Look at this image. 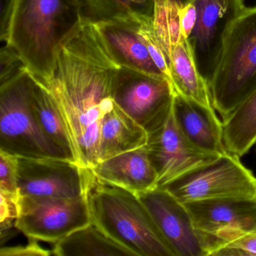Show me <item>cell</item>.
I'll return each instance as SVG.
<instances>
[{
  "instance_id": "obj_25",
  "label": "cell",
  "mask_w": 256,
  "mask_h": 256,
  "mask_svg": "<svg viewBox=\"0 0 256 256\" xmlns=\"http://www.w3.org/2000/svg\"><path fill=\"white\" fill-rule=\"evenodd\" d=\"M14 50L6 44L0 52V83L6 82L26 68Z\"/></svg>"
},
{
  "instance_id": "obj_6",
  "label": "cell",
  "mask_w": 256,
  "mask_h": 256,
  "mask_svg": "<svg viewBox=\"0 0 256 256\" xmlns=\"http://www.w3.org/2000/svg\"><path fill=\"white\" fill-rule=\"evenodd\" d=\"M240 158L228 152L214 162L188 174L164 188L182 204L215 199L256 198V176Z\"/></svg>"
},
{
  "instance_id": "obj_2",
  "label": "cell",
  "mask_w": 256,
  "mask_h": 256,
  "mask_svg": "<svg viewBox=\"0 0 256 256\" xmlns=\"http://www.w3.org/2000/svg\"><path fill=\"white\" fill-rule=\"evenodd\" d=\"M84 25L74 0H16L6 44L34 77L46 82L62 48Z\"/></svg>"
},
{
  "instance_id": "obj_12",
  "label": "cell",
  "mask_w": 256,
  "mask_h": 256,
  "mask_svg": "<svg viewBox=\"0 0 256 256\" xmlns=\"http://www.w3.org/2000/svg\"><path fill=\"white\" fill-rule=\"evenodd\" d=\"M17 180L20 196L73 198L84 193V168L66 158L17 156Z\"/></svg>"
},
{
  "instance_id": "obj_10",
  "label": "cell",
  "mask_w": 256,
  "mask_h": 256,
  "mask_svg": "<svg viewBox=\"0 0 256 256\" xmlns=\"http://www.w3.org/2000/svg\"><path fill=\"white\" fill-rule=\"evenodd\" d=\"M146 146L156 172L158 188L167 186L222 156L193 144L180 128L173 106L161 125L148 134Z\"/></svg>"
},
{
  "instance_id": "obj_1",
  "label": "cell",
  "mask_w": 256,
  "mask_h": 256,
  "mask_svg": "<svg viewBox=\"0 0 256 256\" xmlns=\"http://www.w3.org/2000/svg\"><path fill=\"white\" fill-rule=\"evenodd\" d=\"M120 66L95 24H84L62 48L48 91L68 133L74 162L92 168L100 162L101 122L113 108L112 86Z\"/></svg>"
},
{
  "instance_id": "obj_3",
  "label": "cell",
  "mask_w": 256,
  "mask_h": 256,
  "mask_svg": "<svg viewBox=\"0 0 256 256\" xmlns=\"http://www.w3.org/2000/svg\"><path fill=\"white\" fill-rule=\"evenodd\" d=\"M84 196L91 222L134 256H176L137 194L84 168Z\"/></svg>"
},
{
  "instance_id": "obj_9",
  "label": "cell",
  "mask_w": 256,
  "mask_h": 256,
  "mask_svg": "<svg viewBox=\"0 0 256 256\" xmlns=\"http://www.w3.org/2000/svg\"><path fill=\"white\" fill-rule=\"evenodd\" d=\"M112 98L149 134L161 125L172 110L174 92L166 78L120 67L113 80Z\"/></svg>"
},
{
  "instance_id": "obj_28",
  "label": "cell",
  "mask_w": 256,
  "mask_h": 256,
  "mask_svg": "<svg viewBox=\"0 0 256 256\" xmlns=\"http://www.w3.org/2000/svg\"><path fill=\"white\" fill-rule=\"evenodd\" d=\"M16 0H0V40L6 42L10 18Z\"/></svg>"
},
{
  "instance_id": "obj_19",
  "label": "cell",
  "mask_w": 256,
  "mask_h": 256,
  "mask_svg": "<svg viewBox=\"0 0 256 256\" xmlns=\"http://www.w3.org/2000/svg\"><path fill=\"white\" fill-rule=\"evenodd\" d=\"M32 78L30 106L40 128L48 138L74 162L68 133L52 97L34 76Z\"/></svg>"
},
{
  "instance_id": "obj_18",
  "label": "cell",
  "mask_w": 256,
  "mask_h": 256,
  "mask_svg": "<svg viewBox=\"0 0 256 256\" xmlns=\"http://www.w3.org/2000/svg\"><path fill=\"white\" fill-rule=\"evenodd\" d=\"M56 256H134L91 222L54 244Z\"/></svg>"
},
{
  "instance_id": "obj_14",
  "label": "cell",
  "mask_w": 256,
  "mask_h": 256,
  "mask_svg": "<svg viewBox=\"0 0 256 256\" xmlns=\"http://www.w3.org/2000/svg\"><path fill=\"white\" fill-rule=\"evenodd\" d=\"M140 12H138L134 17L130 18L98 24L96 26L110 56L120 66L152 77L166 78L139 38L138 30Z\"/></svg>"
},
{
  "instance_id": "obj_13",
  "label": "cell",
  "mask_w": 256,
  "mask_h": 256,
  "mask_svg": "<svg viewBox=\"0 0 256 256\" xmlns=\"http://www.w3.org/2000/svg\"><path fill=\"white\" fill-rule=\"evenodd\" d=\"M137 196L176 256H204L197 232L184 204L164 188Z\"/></svg>"
},
{
  "instance_id": "obj_7",
  "label": "cell",
  "mask_w": 256,
  "mask_h": 256,
  "mask_svg": "<svg viewBox=\"0 0 256 256\" xmlns=\"http://www.w3.org/2000/svg\"><path fill=\"white\" fill-rule=\"evenodd\" d=\"M204 256H215L228 242L256 233V197L215 199L184 204Z\"/></svg>"
},
{
  "instance_id": "obj_15",
  "label": "cell",
  "mask_w": 256,
  "mask_h": 256,
  "mask_svg": "<svg viewBox=\"0 0 256 256\" xmlns=\"http://www.w3.org/2000/svg\"><path fill=\"white\" fill-rule=\"evenodd\" d=\"M90 169L102 181L136 194L158 188L146 145L100 162Z\"/></svg>"
},
{
  "instance_id": "obj_26",
  "label": "cell",
  "mask_w": 256,
  "mask_h": 256,
  "mask_svg": "<svg viewBox=\"0 0 256 256\" xmlns=\"http://www.w3.org/2000/svg\"><path fill=\"white\" fill-rule=\"evenodd\" d=\"M197 20V11L192 0H184L180 10L181 29L186 38L191 36Z\"/></svg>"
},
{
  "instance_id": "obj_27",
  "label": "cell",
  "mask_w": 256,
  "mask_h": 256,
  "mask_svg": "<svg viewBox=\"0 0 256 256\" xmlns=\"http://www.w3.org/2000/svg\"><path fill=\"white\" fill-rule=\"evenodd\" d=\"M36 240H32V242L28 245L22 246L6 247L1 248V256H50L52 252L48 251L42 248Z\"/></svg>"
},
{
  "instance_id": "obj_24",
  "label": "cell",
  "mask_w": 256,
  "mask_h": 256,
  "mask_svg": "<svg viewBox=\"0 0 256 256\" xmlns=\"http://www.w3.org/2000/svg\"><path fill=\"white\" fill-rule=\"evenodd\" d=\"M256 256V233L246 234L228 242L215 256Z\"/></svg>"
},
{
  "instance_id": "obj_22",
  "label": "cell",
  "mask_w": 256,
  "mask_h": 256,
  "mask_svg": "<svg viewBox=\"0 0 256 256\" xmlns=\"http://www.w3.org/2000/svg\"><path fill=\"white\" fill-rule=\"evenodd\" d=\"M0 191L19 194L17 180V156L0 150Z\"/></svg>"
},
{
  "instance_id": "obj_23",
  "label": "cell",
  "mask_w": 256,
  "mask_h": 256,
  "mask_svg": "<svg viewBox=\"0 0 256 256\" xmlns=\"http://www.w3.org/2000/svg\"><path fill=\"white\" fill-rule=\"evenodd\" d=\"M0 228L1 234L8 232L16 224L20 214V194L0 191Z\"/></svg>"
},
{
  "instance_id": "obj_21",
  "label": "cell",
  "mask_w": 256,
  "mask_h": 256,
  "mask_svg": "<svg viewBox=\"0 0 256 256\" xmlns=\"http://www.w3.org/2000/svg\"><path fill=\"white\" fill-rule=\"evenodd\" d=\"M138 34L156 66L170 83L168 58L154 29L151 14L140 12Z\"/></svg>"
},
{
  "instance_id": "obj_5",
  "label": "cell",
  "mask_w": 256,
  "mask_h": 256,
  "mask_svg": "<svg viewBox=\"0 0 256 256\" xmlns=\"http://www.w3.org/2000/svg\"><path fill=\"white\" fill-rule=\"evenodd\" d=\"M32 85L26 68L0 83V150L28 158L72 160L40 128L31 108Z\"/></svg>"
},
{
  "instance_id": "obj_4",
  "label": "cell",
  "mask_w": 256,
  "mask_h": 256,
  "mask_svg": "<svg viewBox=\"0 0 256 256\" xmlns=\"http://www.w3.org/2000/svg\"><path fill=\"white\" fill-rule=\"evenodd\" d=\"M209 86L222 120L256 90V6L246 7L228 30Z\"/></svg>"
},
{
  "instance_id": "obj_17",
  "label": "cell",
  "mask_w": 256,
  "mask_h": 256,
  "mask_svg": "<svg viewBox=\"0 0 256 256\" xmlns=\"http://www.w3.org/2000/svg\"><path fill=\"white\" fill-rule=\"evenodd\" d=\"M148 140L146 130L114 103L113 108L101 122L98 144L100 162L145 146Z\"/></svg>"
},
{
  "instance_id": "obj_8",
  "label": "cell",
  "mask_w": 256,
  "mask_h": 256,
  "mask_svg": "<svg viewBox=\"0 0 256 256\" xmlns=\"http://www.w3.org/2000/svg\"><path fill=\"white\" fill-rule=\"evenodd\" d=\"M91 222L84 193L73 198L20 196L14 227L30 239L56 244Z\"/></svg>"
},
{
  "instance_id": "obj_11",
  "label": "cell",
  "mask_w": 256,
  "mask_h": 256,
  "mask_svg": "<svg viewBox=\"0 0 256 256\" xmlns=\"http://www.w3.org/2000/svg\"><path fill=\"white\" fill-rule=\"evenodd\" d=\"M192 1L196 6L197 20L188 40L199 72L209 84L226 34L246 6L244 0Z\"/></svg>"
},
{
  "instance_id": "obj_20",
  "label": "cell",
  "mask_w": 256,
  "mask_h": 256,
  "mask_svg": "<svg viewBox=\"0 0 256 256\" xmlns=\"http://www.w3.org/2000/svg\"><path fill=\"white\" fill-rule=\"evenodd\" d=\"M84 24H98L134 17L131 0H74Z\"/></svg>"
},
{
  "instance_id": "obj_29",
  "label": "cell",
  "mask_w": 256,
  "mask_h": 256,
  "mask_svg": "<svg viewBox=\"0 0 256 256\" xmlns=\"http://www.w3.org/2000/svg\"><path fill=\"white\" fill-rule=\"evenodd\" d=\"M148 1H150V0H131V2L134 5H144V4L148 2Z\"/></svg>"
},
{
  "instance_id": "obj_16",
  "label": "cell",
  "mask_w": 256,
  "mask_h": 256,
  "mask_svg": "<svg viewBox=\"0 0 256 256\" xmlns=\"http://www.w3.org/2000/svg\"><path fill=\"white\" fill-rule=\"evenodd\" d=\"M175 119L186 137L200 149L224 155L228 154L223 139L222 121L217 112H211L174 94Z\"/></svg>"
}]
</instances>
